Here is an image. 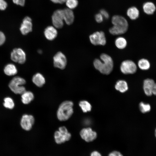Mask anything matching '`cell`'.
<instances>
[{
    "mask_svg": "<svg viewBox=\"0 0 156 156\" xmlns=\"http://www.w3.org/2000/svg\"><path fill=\"white\" fill-rule=\"evenodd\" d=\"M101 60L96 59L93 62L95 68L100 73L105 75L109 74L113 67V62L111 57L108 55L103 53L100 57Z\"/></svg>",
    "mask_w": 156,
    "mask_h": 156,
    "instance_id": "1",
    "label": "cell"
},
{
    "mask_svg": "<svg viewBox=\"0 0 156 156\" xmlns=\"http://www.w3.org/2000/svg\"><path fill=\"white\" fill-rule=\"evenodd\" d=\"M112 23L113 26L109 30L110 34L113 35L123 34L127 31L128 23L126 19L124 17L115 15L112 18Z\"/></svg>",
    "mask_w": 156,
    "mask_h": 156,
    "instance_id": "2",
    "label": "cell"
},
{
    "mask_svg": "<svg viewBox=\"0 0 156 156\" xmlns=\"http://www.w3.org/2000/svg\"><path fill=\"white\" fill-rule=\"evenodd\" d=\"M73 102L70 101H66L60 105L57 112V116L60 121H65L68 120L73 112Z\"/></svg>",
    "mask_w": 156,
    "mask_h": 156,
    "instance_id": "3",
    "label": "cell"
},
{
    "mask_svg": "<svg viewBox=\"0 0 156 156\" xmlns=\"http://www.w3.org/2000/svg\"><path fill=\"white\" fill-rule=\"evenodd\" d=\"M26 81L23 78L18 77H14L9 83V86L11 90L16 94H22L26 91L25 87L22 85Z\"/></svg>",
    "mask_w": 156,
    "mask_h": 156,
    "instance_id": "4",
    "label": "cell"
},
{
    "mask_svg": "<svg viewBox=\"0 0 156 156\" xmlns=\"http://www.w3.org/2000/svg\"><path fill=\"white\" fill-rule=\"evenodd\" d=\"M54 137L55 142L57 144H61L69 140L71 135L66 127L63 126L59 127V130L55 132Z\"/></svg>",
    "mask_w": 156,
    "mask_h": 156,
    "instance_id": "5",
    "label": "cell"
},
{
    "mask_svg": "<svg viewBox=\"0 0 156 156\" xmlns=\"http://www.w3.org/2000/svg\"><path fill=\"white\" fill-rule=\"evenodd\" d=\"M89 38L92 44L95 45H104L106 43L105 34L102 31H97L94 33L90 35Z\"/></svg>",
    "mask_w": 156,
    "mask_h": 156,
    "instance_id": "6",
    "label": "cell"
},
{
    "mask_svg": "<svg viewBox=\"0 0 156 156\" xmlns=\"http://www.w3.org/2000/svg\"><path fill=\"white\" fill-rule=\"evenodd\" d=\"M120 69L121 72L124 74H133L136 72L137 66L133 61L126 60L122 63Z\"/></svg>",
    "mask_w": 156,
    "mask_h": 156,
    "instance_id": "7",
    "label": "cell"
},
{
    "mask_svg": "<svg viewBox=\"0 0 156 156\" xmlns=\"http://www.w3.org/2000/svg\"><path fill=\"white\" fill-rule=\"evenodd\" d=\"M143 89L145 94L150 96L153 94L156 95V83L152 79L147 78L143 82Z\"/></svg>",
    "mask_w": 156,
    "mask_h": 156,
    "instance_id": "8",
    "label": "cell"
},
{
    "mask_svg": "<svg viewBox=\"0 0 156 156\" xmlns=\"http://www.w3.org/2000/svg\"><path fill=\"white\" fill-rule=\"evenodd\" d=\"M53 25L55 28H60L64 25L63 10H57L55 11L52 16Z\"/></svg>",
    "mask_w": 156,
    "mask_h": 156,
    "instance_id": "9",
    "label": "cell"
},
{
    "mask_svg": "<svg viewBox=\"0 0 156 156\" xmlns=\"http://www.w3.org/2000/svg\"><path fill=\"white\" fill-rule=\"evenodd\" d=\"M53 64L56 68L64 69L67 64V59L65 55L62 52H58L53 57Z\"/></svg>",
    "mask_w": 156,
    "mask_h": 156,
    "instance_id": "10",
    "label": "cell"
},
{
    "mask_svg": "<svg viewBox=\"0 0 156 156\" xmlns=\"http://www.w3.org/2000/svg\"><path fill=\"white\" fill-rule=\"evenodd\" d=\"M11 58L13 61L20 64L24 63L26 60V55L20 48L14 49L11 54Z\"/></svg>",
    "mask_w": 156,
    "mask_h": 156,
    "instance_id": "11",
    "label": "cell"
},
{
    "mask_svg": "<svg viewBox=\"0 0 156 156\" xmlns=\"http://www.w3.org/2000/svg\"><path fill=\"white\" fill-rule=\"evenodd\" d=\"M80 134L81 138L87 142L93 141L97 137L96 133L92 131L90 128L82 129L80 132Z\"/></svg>",
    "mask_w": 156,
    "mask_h": 156,
    "instance_id": "12",
    "label": "cell"
},
{
    "mask_svg": "<svg viewBox=\"0 0 156 156\" xmlns=\"http://www.w3.org/2000/svg\"><path fill=\"white\" fill-rule=\"evenodd\" d=\"M34 121V118L32 116L25 114L21 118V125L23 129L29 131L31 129Z\"/></svg>",
    "mask_w": 156,
    "mask_h": 156,
    "instance_id": "13",
    "label": "cell"
},
{
    "mask_svg": "<svg viewBox=\"0 0 156 156\" xmlns=\"http://www.w3.org/2000/svg\"><path fill=\"white\" fill-rule=\"evenodd\" d=\"M32 24L30 17L27 16L23 19L20 27V30L23 35H26L32 31Z\"/></svg>",
    "mask_w": 156,
    "mask_h": 156,
    "instance_id": "14",
    "label": "cell"
},
{
    "mask_svg": "<svg viewBox=\"0 0 156 156\" xmlns=\"http://www.w3.org/2000/svg\"><path fill=\"white\" fill-rule=\"evenodd\" d=\"M44 35L48 40H54L57 35V31L54 27L49 26L47 27L44 31Z\"/></svg>",
    "mask_w": 156,
    "mask_h": 156,
    "instance_id": "15",
    "label": "cell"
},
{
    "mask_svg": "<svg viewBox=\"0 0 156 156\" xmlns=\"http://www.w3.org/2000/svg\"><path fill=\"white\" fill-rule=\"evenodd\" d=\"M63 10L64 21L68 25L71 24L74 19V15L73 12L71 9L68 8H65Z\"/></svg>",
    "mask_w": 156,
    "mask_h": 156,
    "instance_id": "16",
    "label": "cell"
},
{
    "mask_svg": "<svg viewBox=\"0 0 156 156\" xmlns=\"http://www.w3.org/2000/svg\"><path fill=\"white\" fill-rule=\"evenodd\" d=\"M32 81L38 87H42L45 82L44 77L40 73H36L33 76Z\"/></svg>",
    "mask_w": 156,
    "mask_h": 156,
    "instance_id": "17",
    "label": "cell"
},
{
    "mask_svg": "<svg viewBox=\"0 0 156 156\" xmlns=\"http://www.w3.org/2000/svg\"><path fill=\"white\" fill-rule=\"evenodd\" d=\"M156 6L154 4L151 2L144 3L143 6L144 12L146 14L151 15L153 14L156 10Z\"/></svg>",
    "mask_w": 156,
    "mask_h": 156,
    "instance_id": "18",
    "label": "cell"
},
{
    "mask_svg": "<svg viewBox=\"0 0 156 156\" xmlns=\"http://www.w3.org/2000/svg\"><path fill=\"white\" fill-rule=\"evenodd\" d=\"M127 14L130 19L135 20L139 17L140 14L139 11L136 7L132 6L128 9Z\"/></svg>",
    "mask_w": 156,
    "mask_h": 156,
    "instance_id": "19",
    "label": "cell"
},
{
    "mask_svg": "<svg viewBox=\"0 0 156 156\" xmlns=\"http://www.w3.org/2000/svg\"><path fill=\"white\" fill-rule=\"evenodd\" d=\"M138 65L141 70H149L151 66V63L149 61L145 58L140 59L138 62Z\"/></svg>",
    "mask_w": 156,
    "mask_h": 156,
    "instance_id": "20",
    "label": "cell"
},
{
    "mask_svg": "<svg viewBox=\"0 0 156 156\" xmlns=\"http://www.w3.org/2000/svg\"><path fill=\"white\" fill-rule=\"evenodd\" d=\"M33 93L30 91H25L22 94L21 101L24 104H28L34 99Z\"/></svg>",
    "mask_w": 156,
    "mask_h": 156,
    "instance_id": "21",
    "label": "cell"
},
{
    "mask_svg": "<svg viewBox=\"0 0 156 156\" xmlns=\"http://www.w3.org/2000/svg\"><path fill=\"white\" fill-rule=\"evenodd\" d=\"M115 88L116 90L121 92H124L128 89L127 82L123 80L118 81L116 83Z\"/></svg>",
    "mask_w": 156,
    "mask_h": 156,
    "instance_id": "22",
    "label": "cell"
},
{
    "mask_svg": "<svg viewBox=\"0 0 156 156\" xmlns=\"http://www.w3.org/2000/svg\"><path fill=\"white\" fill-rule=\"evenodd\" d=\"M17 72L16 67L12 64L7 65L4 69V73L8 76L14 75L17 73Z\"/></svg>",
    "mask_w": 156,
    "mask_h": 156,
    "instance_id": "23",
    "label": "cell"
},
{
    "mask_svg": "<svg viewBox=\"0 0 156 156\" xmlns=\"http://www.w3.org/2000/svg\"><path fill=\"white\" fill-rule=\"evenodd\" d=\"M116 46L118 49H122L127 46V42L123 37H120L117 38L115 41Z\"/></svg>",
    "mask_w": 156,
    "mask_h": 156,
    "instance_id": "24",
    "label": "cell"
},
{
    "mask_svg": "<svg viewBox=\"0 0 156 156\" xmlns=\"http://www.w3.org/2000/svg\"><path fill=\"white\" fill-rule=\"evenodd\" d=\"M79 105L84 112L90 111L91 110L92 107L90 104L86 101H81Z\"/></svg>",
    "mask_w": 156,
    "mask_h": 156,
    "instance_id": "25",
    "label": "cell"
},
{
    "mask_svg": "<svg viewBox=\"0 0 156 156\" xmlns=\"http://www.w3.org/2000/svg\"><path fill=\"white\" fill-rule=\"evenodd\" d=\"M139 107L140 111L143 113L148 112L151 109V106L149 104L145 103L143 102L140 103Z\"/></svg>",
    "mask_w": 156,
    "mask_h": 156,
    "instance_id": "26",
    "label": "cell"
},
{
    "mask_svg": "<svg viewBox=\"0 0 156 156\" xmlns=\"http://www.w3.org/2000/svg\"><path fill=\"white\" fill-rule=\"evenodd\" d=\"M3 104L5 107L9 109H12L14 107V101L10 97H6L4 99Z\"/></svg>",
    "mask_w": 156,
    "mask_h": 156,
    "instance_id": "27",
    "label": "cell"
},
{
    "mask_svg": "<svg viewBox=\"0 0 156 156\" xmlns=\"http://www.w3.org/2000/svg\"><path fill=\"white\" fill-rule=\"evenodd\" d=\"M65 3L68 8L71 10L76 8L78 3L77 0H67Z\"/></svg>",
    "mask_w": 156,
    "mask_h": 156,
    "instance_id": "28",
    "label": "cell"
},
{
    "mask_svg": "<svg viewBox=\"0 0 156 156\" xmlns=\"http://www.w3.org/2000/svg\"><path fill=\"white\" fill-rule=\"evenodd\" d=\"M8 4L5 0H0V10H5L7 8Z\"/></svg>",
    "mask_w": 156,
    "mask_h": 156,
    "instance_id": "29",
    "label": "cell"
},
{
    "mask_svg": "<svg viewBox=\"0 0 156 156\" xmlns=\"http://www.w3.org/2000/svg\"><path fill=\"white\" fill-rule=\"evenodd\" d=\"M95 19L97 22L99 23L103 21V17L100 13H99L95 15Z\"/></svg>",
    "mask_w": 156,
    "mask_h": 156,
    "instance_id": "30",
    "label": "cell"
},
{
    "mask_svg": "<svg viewBox=\"0 0 156 156\" xmlns=\"http://www.w3.org/2000/svg\"><path fill=\"white\" fill-rule=\"evenodd\" d=\"M100 13L102 15L103 18L108 19L109 17V14L104 9H101L100 10Z\"/></svg>",
    "mask_w": 156,
    "mask_h": 156,
    "instance_id": "31",
    "label": "cell"
},
{
    "mask_svg": "<svg viewBox=\"0 0 156 156\" xmlns=\"http://www.w3.org/2000/svg\"><path fill=\"white\" fill-rule=\"evenodd\" d=\"M13 2L18 5L23 6L25 3V0H12Z\"/></svg>",
    "mask_w": 156,
    "mask_h": 156,
    "instance_id": "32",
    "label": "cell"
},
{
    "mask_svg": "<svg viewBox=\"0 0 156 156\" xmlns=\"http://www.w3.org/2000/svg\"><path fill=\"white\" fill-rule=\"evenodd\" d=\"M5 36L4 34L0 31V46L2 45L5 42Z\"/></svg>",
    "mask_w": 156,
    "mask_h": 156,
    "instance_id": "33",
    "label": "cell"
},
{
    "mask_svg": "<svg viewBox=\"0 0 156 156\" xmlns=\"http://www.w3.org/2000/svg\"><path fill=\"white\" fill-rule=\"evenodd\" d=\"M108 156H123L119 152L116 151H113L110 153Z\"/></svg>",
    "mask_w": 156,
    "mask_h": 156,
    "instance_id": "34",
    "label": "cell"
},
{
    "mask_svg": "<svg viewBox=\"0 0 156 156\" xmlns=\"http://www.w3.org/2000/svg\"><path fill=\"white\" fill-rule=\"evenodd\" d=\"M53 2L56 3L62 4L65 3L67 0H50Z\"/></svg>",
    "mask_w": 156,
    "mask_h": 156,
    "instance_id": "35",
    "label": "cell"
},
{
    "mask_svg": "<svg viewBox=\"0 0 156 156\" xmlns=\"http://www.w3.org/2000/svg\"><path fill=\"white\" fill-rule=\"evenodd\" d=\"M90 156H101V155L99 152L95 151L92 153Z\"/></svg>",
    "mask_w": 156,
    "mask_h": 156,
    "instance_id": "36",
    "label": "cell"
},
{
    "mask_svg": "<svg viewBox=\"0 0 156 156\" xmlns=\"http://www.w3.org/2000/svg\"><path fill=\"white\" fill-rule=\"evenodd\" d=\"M155 136L156 138V129L155 130Z\"/></svg>",
    "mask_w": 156,
    "mask_h": 156,
    "instance_id": "37",
    "label": "cell"
}]
</instances>
